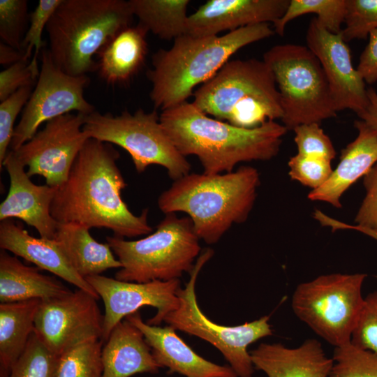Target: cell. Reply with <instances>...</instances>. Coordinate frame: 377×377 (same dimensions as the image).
<instances>
[{
	"label": "cell",
	"instance_id": "cell-31",
	"mask_svg": "<svg viewBox=\"0 0 377 377\" xmlns=\"http://www.w3.org/2000/svg\"><path fill=\"white\" fill-rule=\"evenodd\" d=\"M102 347L101 339H94L62 354L57 377H102Z\"/></svg>",
	"mask_w": 377,
	"mask_h": 377
},
{
	"label": "cell",
	"instance_id": "cell-5",
	"mask_svg": "<svg viewBox=\"0 0 377 377\" xmlns=\"http://www.w3.org/2000/svg\"><path fill=\"white\" fill-rule=\"evenodd\" d=\"M133 17L128 1L61 0L45 29L52 60L73 76L96 71L94 57Z\"/></svg>",
	"mask_w": 377,
	"mask_h": 377
},
{
	"label": "cell",
	"instance_id": "cell-34",
	"mask_svg": "<svg viewBox=\"0 0 377 377\" xmlns=\"http://www.w3.org/2000/svg\"><path fill=\"white\" fill-rule=\"evenodd\" d=\"M344 24L341 34L346 43L366 39L377 29V0H346Z\"/></svg>",
	"mask_w": 377,
	"mask_h": 377
},
{
	"label": "cell",
	"instance_id": "cell-40",
	"mask_svg": "<svg viewBox=\"0 0 377 377\" xmlns=\"http://www.w3.org/2000/svg\"><path fill=\"white\" fill-rule=\"evenodd\" d=\"M40 74L38 62L21 60L0 73V101L21 88L34 86Z\"/></svg>",
	"mask_w": 377,
	"mask_h": 377
},
{
	"label": "cell",
	"instance_id": "cell-43",
	"mask_svg": "<svg viewBox=\"0 0 377 377\" xmlns=\"http://www.w3.org/2000/svg\"><path fill=\"white\" fill-rule=\"evenodd\" d=\"M368 104L357 116L367 125L377 131V92L371 87L367 89Z\"/></svg>",
	"mask_w": 377,
	"mask_h": 377
},
{
	"label": "cell",
	"instance_id": "cell-3",
	"mask_svg": "<svg viewBox=\"0 0 377 377\" xmlns=\"http://www.w3.org/2000/svg\"><path fill=\"white\" fill-rule=\"evenodd\" d=\"M269 23L250 25L222 36L184 34L169 50L152 55L147 72L155 110L175 107L193 96V89L211 79L242 47L274 34Z\"/></svg>",
	"mask_w": 377,
	"mask_h": 377
},
{
	"label": "cell",
	"instance_id": "cell-6",
	"mask_svg": "<svg viewBox=\"0 0 377 377\" xmlns=\"http://www.w3.org/2000/svg\"><path fill=\"white\" fill-rule=\"evenodd\" d=\"M193 96L203 113L240 128H253L283 115L274 75L263 60L228 61Z\"/></svg>",
	"mask_w": 377,
	"mask_h": 377
},
{
	"label": "cell",
	"instance_id": "cell-25",
	"mask_svg": "<svg viewBox=\"0 0 377 377\" xmlns=\"http://www.w3.org/2000/svg\"><path fill=\"white\" fill-rule=\"evenodd\" d=\"M40 269L27 266L16 256L0 251V302L9 303L38 299H54L71 292L54 276Z\"/></svg>",
	"mask_w": 377,
	"mask_h": 377
},
{
	"label": "cell",
	"instance_id": "cell-29",
	"mask_svg": "<svg viewBox=\"0 0 377 377\" xmlns=\"http://www.w3.org/2000/svg\"><path fill=\"white\" fill-rule=\"evenodd\" d=\"M309 13H315L329 32L340 34L346 19V0H290L283 15L273 23L274 32L283 36L288 22Z\"/></svg>",
	"mask_w": 377,
	"mask_h": 377
},
{
	"label": "cell",
	"instance_id": "cell-8",
	"mask_svg": "<svg viewBox=\"0 0 377 377\" xmlns=\"http://www.w3.org/2000/svg\"><path fill=\"white\" fill-rule=\"evenodd\" d=\"M280 94L283 125L288 130L337 114L330 86L316 55L307 46L277 45L263 55Z\"/></svg>",
	"mask_w": 377,
	"mask_h": 377
},
{
	"label": "cell",
	"instance_id": "cell-39",
	"mask_svg": "<svg viewBox=\"0 0 377 377\" xmlns=\"http://www.w3.org/2000/svg\"><path fill=\"white\" fill-rule=\"evenodd\" d=\"M350 343L361 348L377 353V290L364 297Z\"/></svg>",
	"mask_w": 377,
	"mask_h": 377
},
{
	"label": "cell",
	"instance_id": "cell-13",
	"mask_svg": "<svg viewBox=\"0 0 377 377\" xmlns=\"http://www.w3.org/2000/svg\"><path fill=\"white\" fill-rule=\"evenodd\" d=\"M97 300L77 288L62 297L42 301L35 318V333L58 356L85 342L101 339L103 316Z\"/></svg>",
	"mask_w": 377,
	"mask_h": 377
},
{
	"label": "cell",
	"instance_id": "cell-37",
	"mask_svg": "<svg viewBox=\"0 0 377 377\" xmlns=\"http://www.w3.org/2000/svg\"><path fill=\"white\" fill-rule=\"evenodd\" d=\"M290 178L315 190L324 184L333 170L331 161L297 154L288 161Z\"/></svg>",
	"mask_w": 377,
	"mask_h": 377
},
{
	"label": "cell",
	"instance_id": "cell-27",
	"mask_svg": "<svg viewBox=\"0 0 377 377\" xmlns=\"http://www.w3.org/2000/svg\"><path fill=\"white\" fill-rule=\"evenodd\" d=\"M41 302L34 299L0 304V377H8L25 350Z\"/></svg>",
	"mask_w": 377,
	"mask_h": 377
},
{
	"label": "cell",
	"instance_id": "cell-4",
	"mask_svg": "<svg viewBox=\"0 0 377 377\" xmlns=\"http://www.w3.org/2000/svg\"><path fill=\"white\" fill-rule=\"evenodd\" d=\"M260 184L258 170L251 166L223 174L189 173L159 195L158 206L165 214L186 213L199 239L213 244L232 225L246 221Z\"/></svg>",
	"mask_w": 377,
	"mask_h": 377
},
{
	"label": "cell",
	"instance_id": "cell-22",
	"mask_svg": "<svg viewBox=\"0 0 377 377\" xmlns=\"http://www.w3.org/2000/svg\"><path fill=\"white\" fill-rule=\"evenodd\" d=\"M354 126L357 137L342 149L339 162L327 181L309 192V200L341 208L343 194L377 163V131L361 119Z\"/></svg>",
	"mask_w": 377,
	"mask_h": 377
},
{
	"label": "cell",
	"instance_id": "cell-19",
	"mask_svg": "<svg viewBox=\"0 0 377 377\" xmlns=\"http://www.w3.org/2000/svg\"><path fill=\"white\" fill-rule=\"evenodd\" d=\"M125 319L142 332L155 360L161 368H168L169 374L185 377H237L229 365H219L198 355L172 327L149 325L142 320L138 311Z\"/></svg>",
	"mask_w": 377,
	"mask_h": 377
},
{
	"label": "cell",
	"instance_id": "cell-2",
	"mask_svg": "<svg viewBox=\"0 0 377 377\" xmlns=\"http://www.w3.org/2000/svg\"><path fill=\"white\" fill-rule=\"evenodd\" d=\"M160 122L177 150L199 159L203 173L232 172L236 165L275 157L288 131L275 121L244 128L210 117L192 103L163 110Z\"/></svg>",
	"mask_w": 377,
	"mask_h": 377
},
{
	"label": "cell",
	"instance_id": "cell-45",
	"mask_svg": "<svg viewBox=\"0 0 377 377\" xmlns=\"http://www.w3.org/2000/svg\"><path fill=\"white\" fill-rule=\"evenodd\" d=\"M23 59L25 60L22 51L15 49L1 41L0 64L1 65L9 66Z\"/></svg>",
	"mask_w": 377,
	"mask_h": 377
},
{
	"label": "cell",
	"instance_id": "cell-17",
	"mask_svg": "<svg viewBox=\"0 0 377 377\" xmlns=\"http://www.w3.org/2000/svg\"><path fill=\"white\" fill-rule=\"evenodd\" d=\"M9 176L10 186L0 205V221L16 218L34 228L40 237L54 239L58 222L51 214L57 188L36 185L25 171V166L10 150L3 165Z\"/></svg>",
	"mask_w": 377,
	"mask_h": 377
},
{
	"label": "cell",
	"instance_id": "cell-35",
	"mask_svg": "<svg viewBox=\"0 0 377 377\" xmlns=\"http://www.w3.org/2000/svg\"><path fill=\"white\" fill-rule=\"evenodd\" d=\"M61 0H40L29 16V25L26 31L22 43V50L24 54V59L29 58L34 50V54L31 59L38 62L40 52L44 48L42 40V34Z\"/></svg>",
	"mask_w": 377,
	"mask_h": 377
},
{
	"label": "cell",
	"instance_id": "cell-21",
	"mask_svg": "<svg viewBox=\"0 0 377 377\" xmlns=\"http://www.w3.org/2000/svg\"><path fill=\"white\" fill-rule=\"evenodd\" d=\"M250 355L254 369L267 377H330L334 363L315 339L296 348L262 343Z\"/></svg>",
	"mask_w": 377,
	"mask_h": 377
},
{
	"label": "cell",
	"instance_id": "cell-36",
	"mask_svg": "<svg viewBox=\"0 0 377 377\" xmlns=\"http://www.w3.org/2000/svg\"><path fill=\"white\" fill-rule=\"evenodd\" d=\"M33 86L20 89L0 103V169L9 152L14 124L20 112L23 110L33 91Z\"/></svg>",
	"mask_w": 377,
	"mask_h": 377
},
{
	"label": "cell",
	"instance_id": "cell-41",
	"mask_svg": "<svg viewBox=\"0 0 377 377\" xmlns=\"http://www.w3.org/2000/svg\"><path fill=\"white\" fill-rule=\"evenodd\" d=\"M365 197L356 214L358 226L377 231V163L364 176Z\"/></svg>",
	"mask_w": 377,
	"mask_h": 377
},
{
	"label": "cell",
	"instance_id": "cell-9",
	"mask_svg": "<svg viewBox=\"0 0 377 377\" xmlns=\"http://www.w3.org/2000/svg\"><path fill=\"white\" fill-rule=\"evenodd\" d=\"M82 129L89 138L126 150L139 173L151 165H158L174 181L189 174L190 163L173 144L155 109L150 112L124 110L116 116L95 110L85 116Z\"/></svg>",
	"mask_w": 377,
	"mask_h": 377
},
{
	"label": "cell",
	"instance_id": "cell-20",
	"mask_svg": "<svg viewBox=\"0 0 377 377\" xmlns=\"http://www.w3.org/2000/svg\"><path fill=\"white\" fill-rule=\"evenodd\" d=\"M0 247L99 298L89 282L73 268L56 239L34 237L21 223L6 219L0 222Z\"/></svg>",
	"mask_w": 377,
	"mask_h": 377
},
{
	"label": "cell",
	"instance_id": "cell-38",
	"mask_svg": "<svg viewBox=\"0 0 377 377\" xmlns=\"http://www.w3.org/2000/svg\"><path fill=\"white\" fill-rule=\"evenodd\" d=\"M293 131L295 133L294 140L297 154L330 161L335 157L337 153L334 147L319 124H301Z\"/></svg>",
	"mask_w": 377,
	"mask_h": 377
},
{
	"label": "cell",
	"instance_id": "cell-42",
	"mask_svg": "<svg viewBox=\"0 0 377 377\" xmlns=\"http://www.w3.org/2000/svg\"><path fill=\"white\" fill-rule=\"evenodd\" d=\"M357 70L364 82L377 81V29L369 35V43L362 51Z\"/></svg>",
	"mask_w": 377,
	"mask_h": 377
},
{
	"label": "cell",
	"instance_id": "cell-26",
	"mask_svg": "<svg viewBox=\"0 0 377 377\" xmlns=\"http://www.w3.org/2000/svg\"><path fill=\"white\" fill-rule=\"evenodd\" d=\"M89 228L78 223H58L54 239L64 249L75 271L83 278L121 268L108 243L97 242Z\"/></svg>",
	"mask_w": 377,
	"mask_h": 377
},
{
	"label": "cell",
	"instance_id": "cell-7",
	"mask_svg": "<svg viewBox=\"0 0 377 377\" xmlns=\"http://www.w3.org/2000/svg\"><path fill=\"white\" fill-rule=\"evenodd\" d=\"M107 243L121 264L114 278L145 283L179 279L190 273L200 255V239L188 216L165 214L154 232L137 240L106 237Z\"/></svg>",
	"mask_w": 377,
	"mask_h": 377
},
{
	"label": "cell",
	"instance_id": "cell-14",
	"mask_svg": "<svg viewBox=\"0 0 377 377\" xmlns=\"http://www.w3.org/2000/svg\"><path fill=\"white\" fill-rule=\"evenodd\" d=\"M84 114L67 113L45 123L31 139L13 151L28 168L29 177L40 175L46 184L59 187L67 179L71 168L86 141Z\"/></svg>",
	"mask_w": 377,
	"mask_h": 377
},
{
	"label": "cell",
	"instance_id": "cell-18",
	"mask_svg": "<svg viewBox=\"0 0 377 377\" xmlns=\"http://www.w3.org/2000/svg\"><path fill=\"white\" fill-rule=\"evenodd\" d=\"M290 0H209L188 15L186 34L218 36L250 25L274 23Z\"/></svg>",
	"mask_w": 377,
	"mask_h": 377
},
{
	"label": "cell",
	"instance_id": "cell-1",
	"mask_svg": "<svg viewBox=\"0 0 377 377\" xmlns=\"http://www.w3.org/2000/svg\"><path fill=\"white\" fill-rule=\"evenodd\" d=\"M119 156L112 144L89 138L66 181L57 188L50 209L53 218L89 229L106 228L121 238L151 233L148 209L135 215L123 200L127 184L117 165Z\"/></svg>",
	"mask_w": 377,
	"mask_h": 377
},
{
	"label": "cell",
	"instance_id": "cell-23",
	"mask_svg": "<svg viewBox=\"0 0 377 377\" xmlns=\"http://www.w3.org/2000/svg\"><path fill=\"white\" fill-rule=\"evenodd\" d=\"M105 343L101 350L102 377L155 374L161 368L142 332L126 319L113 328Z\"/></svg>",
	"mask_w": 377,
	"mask_h": 377
},
{
	"label": "cell",
	"instance_id": "cell-28",
	"mask_svg": "<svg viewBox=\"0 0 377 377\" xmlns=\"http://www.w3.org/2000/svg\"><path fill=\"white\" fill-rule=\"evenodd\" d=\"M138 24L161 39L171 40L186 34L188 0H129Z\"/></svg>",
	"mask_w": 377,
	"mask_h": 377
},
{
	"label": "cell",
	"instance_id": "cell-16",
	"mask_svg": "<svg viewBox=\"0 0 377 377\" xmlns=\"http://www.w3.org/2000/svg\"><path fill=\"white\" fill-rule=\"evenodd\" d=\"M306 40L325 74L337 112L346 109L357 115L362 112L368 104L367 89L353 65L341 34L329 32L314 17L309 24Z\"/></svg>",
	"mask_w": 377,
	"mask_h": 377
},
{
	"label": "cell",
	"instance_id": "cell-32",
	"mask_svg": "<svg viewBox=\"0 0 377 377\" xmlns=\"http://www.w3.org/2000/svg\"><path fill=\"white\" fill-rule=\"evenodd\" d=\"M330 377H377V353L351 343L334 348Z\"/></svg>",
	"mask_w": 377,
	"mask_h": 377
},
{
	"label": "cell",
	"instance_id": "cell-12",
	"mask_svg": "<svg viewBox=\"0 0 377 377\" xmlns=\"http://www.w3.org/2000/svg\"><path fill=\"white\" fill-rule=\"evenodd\" d=\"M89 82L87 75L73 76L61 70L44 47L40 74L15 127L10 150L15 151L31 139L44 122L72 112L84 115L94 112V106L84 96Z\"/></svg>",
	"mask_w": 377,
	"mask_h": 377
},
{
	"label": "cell",
	"instance_id": "cell-44",
	"mask_svg": "<svg viewBox=\"0 0 377 377\" xmlns=\"http://www.w3.org/2000/svg\"><path fill=\"white\" fill-rule=\"evenodd\" d=\"M323 225L325 227H330L332 231L337 230H355L361 232L373 239L377 240V231L369 228L358 226L357 225H349L341 221H337L329 216L324 217L323 220Z\"/></svg>",
	"mask_w": 377,
	"mask_h": 377
},
{
	"label": "cell",
	"instance_id": "cell-33",
	"mask_svg": "<svg viewBox=\"0 0 377 377\" xmlns=\"http://www.w3.org/2000/svg\"><path fill=\"white\" fill-rule=\"evenodd\" d=\"M27 0H0V38L5 44L22 50L29 20Z\"/></svg>",
	"mask_w": 377,
	"mask_h": 377
},
{
	"label": "cell",
	"instance_id": "cell-30",
	"mask_svg": "<svg viewBox=\"0 0 377 377\" xmlns=\"http://www.w3.org/2000/svg\"><path fill=\"white\" fill-rule=\"evenodd\" d=\"M59 357L34 332L8 377H57Z\"/></svg>",
	"mask_w": 377,
	"mask_h": 377
},
{
	"label": "cell",
	"instance_id": "cell-24",
	"mask_svg": "<svg viewBox=\"0 0 377 377\" xmlns=\"http://www.w3.org/2000/svg\"><path fill=\"white\" fill-rule=\"evenodd\" d=\"M142 25L129 26L98 52L97 71L110 85H126L142 69L148 53L147 34Z\"/></svg>",
	"mask_w": 377,
	"mask_h": 377
},
{
	"label": "cell",
	"instance_id": "cell-10",
	"mask_svg": "<svg viewBox=\"0 0 377 377\" xmlns=\"http://www.w3.org/2000/svg\"><path fill=\"white\" fill-rule=\"evenodd\" d=\"M364 273H332L300 283L292 297L295 316L336 347L350 343L362 309Z\"/></svg>",
	"mask_w": 377,
	"mask_h": 377
},
{
	"label": "cell",
	"instance_id": "cell-15",
	"mask_svg": "<svg viewBox=\"0 0 377 377\" xmlns=\"http://www.w3.org/2000/svg\"><path fill=\"white\" fill-rule=\"evenodd\" d=\"M85 279L104 303L103 342L108 340L119 323L142 307L156 309V314L147 323L158 325L168 313L179 306L177 295L180 288L179 279L138 283L119 281L101 274L88 276Z\"/></svg>",
	"mask_w": 377,
	"mask_h": 377
},
{
	"label": "cell",
	"instance_id": "cell-11",
	"mask_svg": "<svg viewBox=\"0 0 377 377\" xmlns=\"http://www.w3.org/2000/svg\"><path fill=\"white\" fill-rule=\"evenodd\" d=\"M214 251L206 249L198 257L185 288L179 289V306L168 313L163 321L176 330L199 337L214 346L223 355L237 377H251L254 372L248 346L272 336L273 331L267 316L240 325H219L209 319L198 306L195 295L198 276Z\"/></svg>",
	"mask_w": 377,
	"mask_h": 377
}]
</instances>
